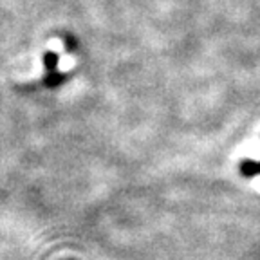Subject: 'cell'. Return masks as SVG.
<instances>
[{"instance_id": "obj_1", "label": "cell", "mask_w": 260, "mask_h": 260, "mask_svg": "<svg viewBox=\"0 0 260 260\" xmlns=\"http://www.w3.org/2000/svg\"><path fill=\"white\" fill-rule=\"evenodd\" d=\"M240 170H242V175H246V177L260 175V161H244Z\"/></svg>"}]
</instances>
